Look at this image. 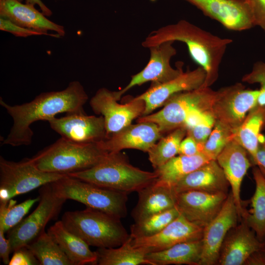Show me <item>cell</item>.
<instances>
[{"label":"cell","mask_w":265,"mask_h":265,"mask_svg":"<svg viewBox=\"0 0 265 265\" xmlns=\"http://www.w3.org/2000/svg\"><path fill=\"white\" fill-rule=\"evenodd\" d=\"M215 121L210 110L205 111L192 126L186 129V135L191 136L203 148Z\"/></svg>","instance_id":"obj_36"},{"label":"cell","mask_w":265,"mask_h":265,"mask_svg":"<svg viewBox=\"0 0 265 265\" xmlns=\"http://www.w3.org/2000/svg\"><path fill=\"white\" fill-rule=\"evenodd\" d=\"M39 198L28 199L18 204L12 199L0 202V230L5 233L18 225Z\"/></svg>","instance_id":"obj_34"},{"label":"cell","mask_w":265,"mask_h":265,"mask_svg":"<svg viewBox=\"0 0 265 265\" xmlns=\"http://www.w3.org/2000/svg\"><path fill=\"white\" fill-rule=\"evenodd\" d=\"M226 28L237 31L254 26L250 8L242 0H185Z\"/></svg>","instance_id":"obj_16"},{"label":"cell","mask_w":265,"mask_h":265,"mask_svg":"<svg viewBox=\"0 0 265 265\" xmlns=\"http://www.w3.org/2000/svg\"><path fill=\"white\" fill-rule=\"evenodd\" d=\"M257 165L265 175V147L260 143L257 154Z\"/></svg>","instance_id":"obj_44"},{"label":"cell","mask_w":265,"mask_h":265,"mask_svg":"<svg viewBox=\"0 0 265 265\" xmlns=\"http://www.w3.org/2000/svg\"><path fill=\"white\" fill-rule=\"evenodd\" d=\"M216 95V91L210 87L184 91L172 96L163 107L155 113L139 117L137 122H151L156 124L162 134L185 124L194 110H210Z\"/></svg>","instance_id":"obj_7"},{"label":"cell","mask_w":265,"mask_h":265,"mask_svg":"<svg viewBox=\"0 0 265 265\" xmlns=\"http://www.w3.org/2000/svg\"><path fill=\"white\" fill-rule=\"evenodd\" d=\"M138 194V202L131 212L134 222L176 207L177 193L173 187L157 180Z\"/></svg>","instance_id":"obj_23"},{"label":"cell","mask_w":265,"mask_h":265,"mask_svg":"<svg viewBox=\"0 0 265 265\" xmlns=\"http://www.w3.org/2000/svg\"><path fill=\"white\" fill-rule=\"evenodd\" d=\"M130 124L117 132L97 143L108 152H118L126 149H134L148 152L163 136L159 126L151 122Z\"/></svg>","instance_id":"obj_18"},{"label":"cell","mask_w":265,"mask_h":265,"mask_svg":"<svg viewBox=\"0 0 265 265\" xmlns=\"http://www.w3.org/2000/svg\"><path fill=\"white\" fill-rule=\"evenodd\" d=\"M61 137L80 143H98L106 137L104 117L86 115L83 110L67 113L61 118L48 121Z\"/></svg>","instance_id":"obj_12"},{"label":"cell","mask_w":265,"mask_h":265,"mask_svg":"<svg viewBox=\"0 0 265 265\" xmlns=\"http://www.w3.org/2000/svg\"><path fill=\"white\" fill-rule=\"evenodd\" d=\"M264 243H265V240L264 241Z\"/></svg>","instance_id":"obj_48"},{"label":"cell","mask_w":265,"mask_h":265,"mask_svg":"<svg viewBox=\"0 0 265 265\" xmlns=\"http://www.w3.org/2000/svg\"><path fill=\"white\" fill-rule=\"evenodd\" d=\"M244 265H265V243L262 248L254 252L248 258Z\"/></svg>","instance_id":"obj_43"},{"label":"cell","mask_w":265,"mask_h":265,"mask_svg":"<svg viewBox=\"0 0 265 265\" xmlns=\"http://www.w3.org/2000/svg\"><path fill=\"white\" fill-rule=\"evenodd\" d=\"M239 218L237 206L230 192L218 213L203 228L200 265L217 264L225 238L229 231L237 225Z\"/></svg>","instance_id":"obj_13"},{"label":"cell","mask_w":265,"mask_h":265,"mask_svg":"<svg viewBox=\"0 0 265 265\" xmlns=\"http://www.w3.org/2000/svg\"><path fill=\"white\" fill-rule=\"evenodd\" d=\"M68 175L128 194L138 192L155 182L158 177L155 171H144L130 164L120 152L108 153L92 167Z\"/></svg>","instance_id":"obj_3"},{"label":"cell","mask_w":265,"mask_h":265,"mask_svg":"<svg viewBox=\"0 0 265 265\" xmlns=\"http://www.w3.org/2000/svg\"><path fill=\"white\" fill-rule=\"evenodd\" d=\"M0 17L11 21L21 26L50 35L49 30L53 31L60 37L65 34L63 26L56 24L46 18L34 6L24 4L17 0H3L0 1Z\"/></svg>","instance_id":"obj_22"},{"label":"cell","mask_w":265,"mask_h":265,"mask_svg":"<svg viewBox=\"0 0 265 265\" xmlns=\"http://www.w3.org/2000/svg\"><path fill=\"white\" fill-rule=\"evenodd\" d=\"M54 194L120 218L127 215L128 193L99 186L68 175L51 183Z\"/></svg>","instance_id":"obj_6"},{"label":"cell","mask_w":265,"mask_h":265,"mask_svg":"<svg viewBox=\"0 0 265 265\" xmlns=\"http://www.w3.org/2000/svg\"><path fill=\"white\" fill-rule=\"evenodd\" d=\"M39 192V204L35 210L8 231L12 252L36 238L48 222L58 215L66 200L54 194L51 183L41 186Z\"/></svg>","instance_id":"obj_9"},{"label":"cell","mask_w":265,"mask_h":265,"mask_svg":"<svg viewBox=\"0 0 265 265\" xmlns=\"http://www.w3.org/2000/svg\"><path fill=\"white\" fill-rule=\"evenodd\" d=\"M211 159L202 152L192 156L179 155L155 169L157 181L170 187Z\"/></svg>","instance_id":"obj_28"},{"label":"cell","mask_w":265,"mask_h":265,"mask_svg":"<svg viewBox=\"0 0 265 265\" xmlns=\"http://www.w3.org/2000/svg\"><path fill=\"white\" fill-rule=\"evenodd\" d=\"M88 98L84 87L78 80L71 81L62 90L41 93L31 101L21 105H10L0 97V105L13 122L2 144L13 147L31 144L32 123L40 120L48 121L59 113L83 110Z\"/></svg>","instance_id":"obj_1"},{"label":"cell","mask_w":265,"mask_h":265,"mask_svg":"<svg viewBox=\"0 0 265 265\" xmlns=\"http://www.w3.org/2000/svg\"><path fill=\"white\" fill-rule=\"evenodd\" d=\"M119 101L115 91L105 87L99 89L90 100L92 110L104 117L106 138L131 124L144 111V101L138 97L124 104H119Z\"/></svg>","instance_id":"obj_10"},{"label":"cell","mask_w":265,"mask_h":265,"mask_svg":"<svg viewBox=\"0 0 265 265\" xmlns=\"http://www.w3.org/2000/svg\"><path fill=\"white\" fill-rule=\"evenodd\" d=\"M107 153L97 143H77L61 137L30 159L41 171L68 175L92 167Z\"/></svg>","instance_id":"obj_5"},{"label":"cell","mask_w":265,"mask_h":265,"mask_svg":"<svg viewBox=\"0 0 265 265\" xmlns=\"http://www.w3.org/2000/svg\"><path fill=\"white\" fill-rule=\"evenodd\" d=\"M73 265H96L98 256L82 239L68 231L61 220L56 222L48 230Z\"/></svg>","instance_id":"obj_25"},{"label":"cell","mask_w":265,"mask_h":265,"mask_svg":"<svg viewBox=\"0 0 265 265\" xmlns=\"http://www.w3.org/2000/svg\"><path fill=\"white\" fill-rule=\"evenodd\" d=\"M264 242L243 219L228 233L221 246L217 264L244 265L248 258L262 248Z\"/></svg>","instance_id":"obj_21"},{"label":"cell","mask_w":265,"mask_h":265,"mask_svg":"<svg viewBox=\"0 0 265 265\" xmlns=\"http://www.w3.org/2000/svg\"><path fill=\"white\" fill-rule=\"evenodd\" d=\"M2 0H0V1H2Z\"/></svg>","instance_id":"obj_49"},{"label":"cell","mask_w":265,"mask_h":265,"mask_svg":"<svg viewBox=\"0 0 265 265\" xmlns=\"http://www.w3.org/2000/svg\"><path fill=\"white\" fill-rule=\"evenodd\" d=\"M248 154L243 146L233 139L227 144L216 159L231 186V193L240 218L243 217L246 212L242 205L240 189L243 179L251 166Z\"/></svg>","instance_id":"obj_20"},{"label":"cell","mask_w":265,"mask_h":265,"mask_svg":"<svg viewBox=\"0 0 265 265\" xmlns=\"http://www.w3.org/2000/svg\"><path fill=\"white\" fill-rule=\"evenodd\" d=\"M233 139V130L225 124L216 120L213 129L204 144L202 152L211 159L216 160L218 155Z\"/></svg>","instance_id":"obj_35"},{"label":"cell","mask_w":265,"mask_h":265,"mask_svg":"<svg viewBox=\"0 0 265 265\" xmlns=\"http://www.w3.org/2000/svg\"><path fill=\"white\" fill-rule=\"evenodd\" d=\"M255 190L251 199V209L243 219L262 242L265 239V175L259 167L253 169Z\"/></svg>","instance_id":"obj_29"},{"label":"cell","mask_w":265,"mask_h":265,"mask_svg":"<svg viewBox=\"0 0 265 265\" xmlns=\"http://www.w3.org/2000/svg\"><path fill=\"white\" fill-rule=\"evenodd\" d=\"M202 251V239L186 241L166 249L147 253L151 265H200Z\"/></svg>","instance_id":"obj_27"},{"label":"cell","mask_w":265,"mask_h":265,"mask_svg":"<svg viewBox=\"0 0 265 265\" xmlns=\"http://www.w3.org/2000/svg\"><path fill=\"white\" fill-rule=\"evenodd\" d=\"M228 193L189 190L177 193L176 207L191 222L204 228L217 215Z\"/></svg>","instance_id":"obj_15"},{"label":"cell","mask_w":265,"mask_h":265,"mask_svg":"<svg viewBox=\"0 0 265 265\" xmlns=\"http://www.w3.org/2000/svg\"><path fill=\"white\" fill-rule=\"evenodd\" d=\"M4 232L0 230V256L2 262L5 265H9V255L12 252L10 242L8 238L4 237Z\"/></svg>","instance_id":"obj_42"},{"label":"cell","mask_w":265,"mask_h":265,"mask_svg":"<svg viewBox=\"0 0 265 265\" xmlns=\"http://www.w3.org/2000/svg\"><path fill=\"white\" fill-rule=\"evenodd\" d=\"M265 124V107L257 106L249 112L241 124L233 130L234 139L245 149L257 165L259 144L265 141L261 134Z\"/></svg>","instance_id":"obj_26"},{"label":"cell","mask_w":265,"mask_h":265,"mask_svg":"<svg viewBox=\"0 0 265 265\" xmlns=\"http://www.w3.org/2000/svg\"><path fill=\"white\" fill-rule=\"evenodd\" d=\"M61 220L68 231L89 246L116 247L130 237L121 218L93 208L66 212Z\"/></svg>","instance_id":"obj_4"},{"label":"cell","mask_w":265,"mask_h":265,"mask_svg":"<svg viewBox=\"0 0 265 265\" xmlns=\"http://www.w3.org/2000/svg\"><path fill=\"white\" fill-rule=\"evenodd\" d=\"M26 3L33 6H39L42 13L46 16L49 17L52 15V11L41 0H25Z\"/></svg>","instance_id":"obj_45"},{"label":"cell","mask_w":265,"mask_h":265,"mask_svg":"<svg viewBox=\"0 0 265 265\" xmlns=\"http://www.w3.org/2000/svg\"><path fill=\"white\" fill-rule=\"evenodd\" d=\"M67 175L48 173L38 169L30 158L19 162L0 157V202L26 193Z\"/></svg>","instance_id":"obj_8"},{"label":"cell","mask_w":265,"mask_h":265,"mask_svg":"<svg viewBox=\"0 0 265 265\" xmlns=\"http://www.w3.org/2000/svg\"><path fill=\"white\" fill-rule=\"evenodd\" d=\"M18 0L19 1H20V2H22L23 1V0Z\"/></svg>","instance_id":"obj_47"},{"label":"cell","mask_w":265,"mask_h":265,"mask_svg":"<svg viewBox=\"0 0 265 265\" xmlns=\"http://www.w3.org/2000/svg\"><path fill=\"white\" fill-rule=\"evenodd\" d=\"M261 93V89H245L240 83L223 87L216 91L210 111L216 120L234 130L257 106Z\"/></svg>","instance_id":"obj_11"},{"label":"cell","mask_w":265,"mask_h":265,"mask_svg":"<svg viewBox=\"0 0 265 265\" xmlns=\"http://www.w3.org/2000/svg\"><path fill=\"white\" fill-rule=\"evenodd\" d=\"M0 29L9 32L15 36L21 37L44 35L39 31L18 26L8 19L2 17H0Z\"/></svg>","instance_id":"obj_37"},{"label":"cell","mask_w":265,"mask_h":265,"mask_svg":"<svg viewBox=\"0 0 265 265\" xmlns=\"http://www.w3.org/2000/svg\"><path fill=\"white\" fill-rule=\"evenodd\" d=\"M203 148L191 136L186 135L182 141L178 155L192 156L202 153Z\"/></svg>","instance_id":"obj_41"},{"label":"cell","mask_w":265,"mask_h":265,"mask_svg":"<svg viewBox=\"0 0 265 265\" xmlns=\"http://www.w3.org/2000/svg\"><path fill=\"white\" fill-rule=\"evenodd\" d=\"M263 143V144L264 145V146L265 147V141L263 143Z\"/></svg>","instance_id":"obj_46"},{"label":"cell","mask_w":265,"mask_h":265,"mask_svg":"<svg viewBox=\"0 0 265 265\" xmlns=\"http://www.w3.org/2000/svg\"><path fill=\"white\" fill-rule=\"evenodd\" d=\"M167 41H180L186 45L191 59L206 72L203 87H210L216 80L226 49L233 42L182 20L152 31L142 46L149 49Z\"/></svg>","instance_id":"obj_2"},{"label":"cell","mask_w":265,"mask_h":265,"mask_svg":"<svg viewBox=\"0 0 265 265\" xmlns=\"http://www.w3.org/2000/svg\"><path fill=\"white\" fill-rule=\"evenodd\" d=\"M174 42L167 41L149 48L150 56L146 66L139 72L132 76L129 83L121 90L115 91L119 100L121 96L131 88L141 85L147 82L152 84L163 83L169 81L182 74L181 67L173 68L170 64L171 58L177 51L173 46Z\"/></svg>","instance_id":"obj_14"},{"label":"cell","mask_w":265,"mask_h":265,"mask_svg":"<svg viewBox=\"0 0 265 265\" xmlns=\"http://www.w3.org/2000/svg\"></svg>","instance_id":"obj_50"},{"label":"cell","mask_w":265,"mask_h":265,"mask_svg":"<svg viewBox=\"0 0 265 265\" xmlns=\"http://www.w3.org/2000/svg\"><path fill=\"white\" fill-rule=\"evenodd\" d=\"M203 228L180 214L159 233L149 237L132 238L133 245L146 254L161 251L179 243L201 239Z\"/></svg>","instance_id":"obj_17"},{"label":"cell","mask_w":265,"mask_h":265,"mask_svg":"<svg viewBox=\"0 0 265 265\" xmlns=\"http://www.w3.org/2000/svg\"><path fill=\"white\" fill-rule=\"evenodd\" d=\"M130 236L120 246L113 248H98L96 251L99 265H151L145 252L135 247Z\"/></svg>","instance_id":"obj_30"},{"label":"cell","mask_w":265,"mask_h":265,"mask_svg":"<svg viewBox=\"0 0 265 265\" xmlns=\"http://www.w3.org/2000/svg\"><path fill=\"white\" fill-rule=\"evenodd\" d=\"M187 130L181 127L162 136L148 151L149 160L154 169L163 165L179 153L180 144Z\"/></svg>","instance_id":"obj_32"},{"label":"cell","mask_w":265,"mask_h":265,"mask_svg":"<svg viewBox=\"0 0 265 265\" xmlns=\"http://www.w3.org/2000/svg\"><path fill=\"white\" fill-rule=\"evenodd\" d=\"M229 184L216 160H211L191 172L173 188L176 193L197 190L211 193H228Z\"/></svg>","instance_id":"obj_24"},{"label":"cell","mask_w":265,"mask_h":265,"mask_svg":"<svg viewBox=\"0 0 265 265\" xmlns=\"http://www.w3.org/2000/svg\"><path fill=\"white\" fill-rule=\"evenodd\" d=\"M180 213L176 207L135 222L130 228V236L133 238L149 237L162 230Z\"/></svg>","instance_id":"obj_33"},{"label":"cell","mask_w":265,"mask_h":265,"mask_svg":"<svg viewBox=\"0 0 265 265\" xmlns=\"http://www.w3.org/2000/svg\"><path fill=\"white\" fill-rule=\"evenodd\" d=\"M39 263L26 246L14 251L9 265H39Z\"/></svg>","instance_id":"obj_39"},{"label":"cell","mask_w":265,"mask_h":265,"mask_svg":"<svg viewBox=\"0 0 265 265\" xmlns=\"http://www.w3.org/2000/svg\"><path fill=\"white\" fill-rule=\"evenodd\" d=\"M26 246L40 265H73L55 240L45 230Z\"/></svg>","instance_id":"obj_31"},{"label":"cell","mask_w":265,"mask_h":265,"mask_svg":"<svg viewBox=\"0 0 265 265\" xmlns=\"http://www.w3.org/2000/svg\"><path fill=\"white\" fill-rule=\"evenodd\" d=\"M242 80L249 83H259L260 89L265 91V63L260 61L256 63L252 71L244 75Z\"/></svg>","instance_id":"obj_40"},{"label":"cell","mask_w":265,"mask_h":265,"mask_svg":"<svg viewBox=\"0 0 265 265\" xmlns=\"http://www.w3.org/2000/svg\"><path fill=\"white\" fill-rule=\"evenodd\" d=\"M206 73L201 67L183 72L176 78L163 83L152 84L146 91L137 96L144 101L145 107L142 116L151 113L164 105L173 95L203 86Z\"/></svg>","instance_id":"obj_19"},{"label":"cell","mask_w":265,"mask_h":265,"mask_svg":"<svg viewBox=\"0 0 265 265\" xmlns=\"http://www.w3.org/2000/svg\"><path fill=\"white\" fill-rule=\"evenodd\" d=\"M251 12L254 26L260 27L265 32V0H242Z\"/></svg>","instance_id":"obj_38"}]
</instances>
